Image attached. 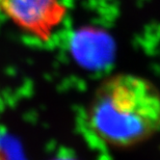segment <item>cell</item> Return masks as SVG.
<instances>
[{
	"label": "cell",
	"mask_w": 160,
	"mask_h": 160,
	"mask_svg": "<svg viewBox=\"0 0 160 160\" xmlns=\"http://www.w3.org/2000/svg\"><path fill=\"white\" fill-rule=\"evenodd\" d=\"M88 119L91 129L107 145L136 146L160 130V92L139 76H112L97 88Z\"/></svg>",
	"instance_id": "cell-1"
},
{
	"label": "cell",
	"mask_w": 160,
	"mask_h": 160,
	"mask_svg": "<svg viewBox=\"0 0 160 160\" xmlns=\"http://www.w3.org/2000/svg\"><path fill=\"white\" fill-rule=\"evenodd\" d=\"M0 12L21 30L47 41L62 22L67 8L60 0H0Z\"/></svg>",
	"instance_id": "cell-2"
},
{
	"label": "cell",
	"mask_w": 160,
	"mask_h": 160,
	"mask_svg": "<svg viewBox=\"0 0 160 160\" xmlns=\"http://www.w3.org/2000/svg\"><path fill=\"white\" fill-rule=\"evenodd\" d=\"M0 160H6V158H5V156L3 155V153L0 151Z\"/></svg>",
	"instance_id": "cell-3"
}]
</instances>
